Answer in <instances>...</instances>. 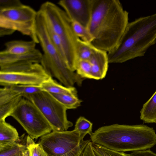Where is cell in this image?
<instances>
[{"mask_svg": "<svg viewBox=\"0 0 156 156\" xmlns=\"http://www.w3.org/2000/svg\"><path fill=\"white\" fill-rule=\"evenodd\" d=\"M36 11L27 5L0 10V27L17 31L39 43L36 32Z\"/></svg>", "mask_w": 156, "mask_h": 156, "instance_id": "cell-9", "label": "cell"}, {"mask_svg": "<svg viewBox=\"0 0 156 156\" xmlns=\"http://www.w3.org/2000/svg\"><path fill=\"white\" fill-rule=\"evenodd\" d=\"M129 23V12L119 0H93L88 27L94 38L91 44L110 52L118 44Z\"/></svg>", "mask_w": 156, "mask_h": 156, "instance_id": "cell-1", "label": "cell"}, {"mask_svg": "<svg viewBox=\"0 0 156 156\" xmlns=\"http://www.w3.org/2000/svg\"><path fill=\"white\" fill-rule=\"evenodd\" d=\"M91 65L89 60L79 59L76 66V73L84 79H91Z\"/></svg>", "mask_w": 156, "mask_h": 156, "instance_id": "cell-25", "label": "cell"}, {"mask_svg": "<svg viewBox=\"0 0 156 156\" xmlns=\"http://www.w3.org/2000/svg\"><path fill=\"white\" fill-rule=\"evenodd\" d=\"M15 31L9 28L0 27V36H3L5 35L12 34Z\"/></svg>", "mask_w": 156, "mask_h": 156, "instance_id": "cell-33", "label": "cell"}, {"mask_svg": "<svg viewBox=\"0 0 156 156\" xmlns=\"http://www.w3.org/2000/svg\"><path fill=\"white\" fill-rule=\"evenodd\" d=\"M20 96H22L13 90L10 86L3 87L0 89V105Z\"/></svg>", "mask_w": 156, "mask_h": 156, "instance_id": "cell-26", "label": "cell"}, {"mask_svg": "<svg viewBox=\"0 0 156 156\" xmlns=\"http://www.w3.org/2000/svg\"><path fill=\"white\" fill-rule=\"evenodd\" d=\"M93 124L83 116L77 120L74 129L78 132L83 138L87 134L90 136L92 133Z\"/></svg>", "mask_w": 156, "mask_h": 156, "instance_id": "cell-21", "label": "cell"}, {"mask_svg": "<svg viewBox=\"0 0 156 156\" xmlns=\"http://www.w3.org/2000/svg\"><path fill=\"white\" fill-rule=\"evenodd\" d=\"M67 109H75L81 105L82 101L78 96L69 94H51Z\"/></svg>", "mask_w": 156, "mask_h": 156, "instance_id": "cell-19", "label": "cell"}, {"mask_svg": "<svg viewBox=\"0 0 156 156\" xmlns=\"http://www.w3.org/2000/svg\"></svg>", "mask_w": 156, "mask_h": 156, "instance_id": "cell-35", "label": "cell"}, {"mask_svg": "<svg viewBox=\"0 0 156 156\" xmlns=\"http://www.w3.org/2000/svg\"><path fill=\"white\" fill-rule=\"evenodd\" d=\"M22 4L19 0H0V10L12 8Z\"/></svg>", "mask_w": 156, "mask_h": 156, "instance_id": "cell-30", "label": "cell"}, {"mask_svg": "<svg viewBox=\"0 0 156 156\" xmlns=\"http://www.w3.org/2000/svg\"><path fill=\"white\" fill-rule=\"evenodd\" d=\"M72 23L73 30L76 36L81 40L91 43L94 38L88 28L76 22Z\"/></svg>", "mask_w": 156, "mask_h": 156, "instance_id": "cell-24", "label": "cell"}, {"mask_svg": "<svg viewBox=\"0 0 156 156\" xmlns=\"http://www.w3.org/2000/svg\"><path fill=\"white\" fill-rule=\"evenodd\" d=\"M89 60L91 65V79L99 80L104 78L109 63L108 53L97 49Z\"/></svg>", "mask_w": 156, "mask_h": 156, "instance_id": "cell-13", "label": "cell"}, {"mask_svg": "<svg viewBox=\"0 0 156 156\" xmlns=\"http://www.w3.org/2000/svg\"><path fill=\"white\" fill-rule=\"evenodd\" d=\"M42 54L35 49L28 53L21 54H12L3 51L0 52V69L40 63Z\"/></svg>", "mask_w": 156, "mask_h": 156, "instance_id": "cell-12", "label": "cell"}, {"mask_svg": "<svg viewBox=\"0 0 156 156\" xmlns=\"http://www.w3.org/2000/svg\"><path fill=\"white\" fill-rule=\"evenodd\" d=\"M39 9L42 13L47 27L60 38L67 66L71 70L75 72L79 60L78 48L80 38L74 32L72 21L62 9L51 2L43 3Z\"/></svg>", "mask_w": 156, "mask_h": 156, "instance_id": "cell-5", "label": "cell"}, {"mask_svg": "<svg viewBox=\"0 0 156 156\" xmlns=\"http://www.w3.org/2000/svg\"><path fill=\"white\" fill-rule=\"evenodd\" d=\"M40 86L42 90L51 94H69L78 96L77 91L74 87H68L59 83L50 76Z\"/></svg>", "mask_w": 156, "mask_h": 156, "instance_id": "cell-16", "label": "cell"}, {"mask_svg": "<svg viewBox=\"0 0 156 156\" xmlns=\"http://www.w3.org/2000/svg\"><path fill=\"white\" fill-rule=\"evenodd\" d=\"M140 119L144 123H156V90L143 106Z\"/></svg>", "mask_w": 156, "mask_h": 156, "instance_id": "cell-17", "label": "cell"}, {"mask_svg": "<svg viewBox=\"0 0 156 156\" xmlns=\"http://www.w3.org/2000/svg\"><path fill=\"white\" fill-rule=\"evenodd\" d=\"M9 86L23 97L42 90L40 85H16Z\"/></svg>", "mask_w": 156, "mask_h": 156, "instance_id": "cell-23", "label": "cell"}, {"mask_svg": "<svg viewBox=\"0 0 156 156\" xmlns=\"http://www.w3.org/2000/svg\"><path fill=\"white\" fill-rule=\"evenodd\" d=\"M46 27L49 37L52 43L66 62L64 48L60 38L51 30L47 27V26Z\"/></svg>", "mask_w": 156, "mask_h": 156, "instance_id": "cell-29", "label": "cell"}, {"mask_svg": "<svg viewBox=\"0 0 156 156\" xmlns=\"http://www.w3.org/2000/svg\"><path fill=\"white\" fill-rule=\"evenodd\" d=\"M22 98L19 96L0 105V121L5 120L7 117L11 116Z\"/></svg>", "mask_w": 156, "mask_h": 156, "instance_id": "cell-22", "label": "cell"}, {"mask_svg": "<svg viewBox=\"0 0 156 156\" xmlns=\"http://www.w3.org/2000/svg\"><path fill=\"white\" fill-rule=\"evenodd\" d=\"M83 138L74 129L52 131L40 138L38 143L49 156H81L91 140Z\"/></svg>", "mask_w": 156, "mask_h": 156, "instance_id": "cell-6", "label": "cell"}, {"mask_svg": "<svg viewBox=\"0 0 156 156\" xmlns=\"http://www.w3.org/2000/svg\"><path fill=\"white\" fill-rule=\"evenodd\" d=\"M97 48L91 43L79 40L78 48V59L89 60Z\"/></svg>", "mask_w": 156, "mask_h": 156, "instance_id": "cell-20", "label": "cell"}, {"mask_svg": "<svg viewBox=\"0 0 156 156\" xmlns=\"http://www.w3.org/2000/svg\"><path fill=\"white\" fill-rule=\"evenodd\" d=\"M20 140L15 127L5 120L0 121V147L11 145Z\"/></svg>", "mask_w": 156, "mask_h": 156, "instance_id": "cell-14", "label": "cell"}, {"mask_svg": "<svg viewBox=\"0 0 156 156\" xmlns=\"http://www.w3.org/2000/svg\"><path fill=\"white\" fill-rule=\"evenodd\" d=\"M129 155V156H156V154L150 149L133 152Z\"/></svg>", "mask_w": 156, "mask_h": 156, "instance_id": "cell-31", "label": "cell"}, {"mask_svg": "<svg viewBox=\"0 0 156 156\" xmlns=\"http://www.w3.org/2000/svg\"><path fill=\"white\" fill-rule=\"evenodd\" d=\"M27 142L30 156H48L42 145L39 143H35L30 136L27 137Z\"/></svg>", "mask_w": 156, "mask_h": 156, "instance_id": "cell-27", "label": "cell"}, {"mask_svg": "<svg viewBox=\"0 0 156 156\" xmlns=\"http://www.w3.org/2000/svg\"><path fill=\"white\" fill-rule=\"evenodd\" d=\"M10 116L21 125L33 139H37L53 131L37 107L23 97Z\"/></svg>", "mask_w": 156, "mask_h": 156, "instance_id": "cell-7", "label": "cell"}, {"mask_svg": "<svg viewBox=\"0 0 156 156\" xmlns=\"http://www.w3.org/2000/svg\"><path fill=\"white\" fill-rule=\"evenodd\" d=\"M32 102L48 121L53 131H67L73 124L67 118V109L51 94L42 90L24 97Z\"/></svg>", "mask_w": 156, "mask_h": 156, "instance_id": "cell-8", "label": "cell"}, {"mask_svg": "<svg viewBox=\"0 0 156 156\" xmlns=\"http://www.w3.org/2000/svg\"><path fill=\"white\" fill-rule=\"evenodd\" d=\"M93 0H61V7L72 22L88 28L92 12Z\"/></svg>", "mask_w": 156, "mask_h": 156, "instance_id": "cell-11", "label": "cell"}, {"mask_svg": "<svg viewBox=\"0 0 156 156\" xmlns=\"http://www.w3.org/2000/svg\"><path fill=\"white\" fill-rule=\"evenodd\" d=\"M50 76L40 63H34L0 71V85H40Z\"/></svg>", "mask_w": 156, "mask_h": 156, "instance_id": "cell-10", "label": "cell"}, {"mask_svg": "<svg viewBox=\"0 0 156 156\" xmlns=\"http://www.w3.org/2000/svg\"><path fill=\"white\" fill-rule=\"evenodd\" d=\"M20 141L0 147V156H30L27 142L25 144Z\"/></svg>", "mask_w": 156, "mask_h": 156, "instance_id": "cell-18", "label": "cell"}, {"mask_svg": "<svg viewBox=\"0 0 156 156\" xmlns=\"http://www.w3.org/2000/svg\"><path fill=\"white\" fill-rule=\"evenodd\" d=\"M36 42L32 40L30 41L13 40L5 43V49L3 51L12 54H25L36 49Z\"/></svg>", "mask_w": 156, "mask_h": 156, "instance_id": "cell-15", "label": "cell"}, {"mask_svg": "<svg viewBox=\"0 0 156 156\" xmlns=\"http://www.w3.org/2000/svg\"><path fill=\"white\" fill-rule=\"evenodd\" d=\"M81 156H97L93 147V143L90 141L86 146Z\"/></svg>", "mask_w": 156, "mask_h": 156, "instance_id": "cell-32", "label": "cell"}, {"mask_svg": "<svg viewBox=\"0 0 156 156\" xmlns=\"http://www.w3.org/2000/svg\"></svg>", "mask_w": 156, "mask_h": 156, "instance_id": "cell-34", "label": "cell"}, {"mask_svg": "<svg viewBox=\"0 0 156 156\" xmlns=\"http://www.w3.org/2000/svg\"><path fill=\"white\" fill-rule=\"evenodd\" d=\"M93 147L97 156H129V154L112 150L96 144L93 143Z\"/></svg>", "mask_w": 156, "mask_h": 156, "instance_id": "cell-28", "label": "cell"}, {"mask_svg": "<svg viewBox=\"0 0 156 156\" xmlns=\"http://www.w3.org/2000/svg\"><path fill=\"white\" fill-rule=\"evenodd\" d=\"M90 136L93 144L123 152L150 149L156 144L154 130L143 124H115L104 126Z\"/></svg>", "mask_w": 156, "mask_h": 156, "instance_id": "cell-2", "label": "cell"}, {"mask_svg": "<svg viewBox=\"0 0 156 156\" xmlns=\"http://www.w3.org/2000/svg\"><path fill=\"white\" fill-rule=\"evenodd\" d=\"M156 43V13L129 23L118 44L108 53L109 63H122L143 56Z\"/></svg>", "mask_w": 156, "mask_h": 156, "instance_id": "cell-3", "label": "cell"}, {"mask_svg": "<svg viewBox=\"0 0 156 156\" xmlns=\"http://www.w3.org/2000/svg\"><path fill=\"white\" fill-rule=\"evenodd\" d=\"M35 30L43 51L40 64L45 71L65 86L73 87L75 84L81 86L84 79L68 68L65 60L52 43L40 9L37 11Z\"/></svg>", "mask_w": 156, "mask_h": 156, "instance_id": "cell-4", "label": "cell"}]
</instances>
